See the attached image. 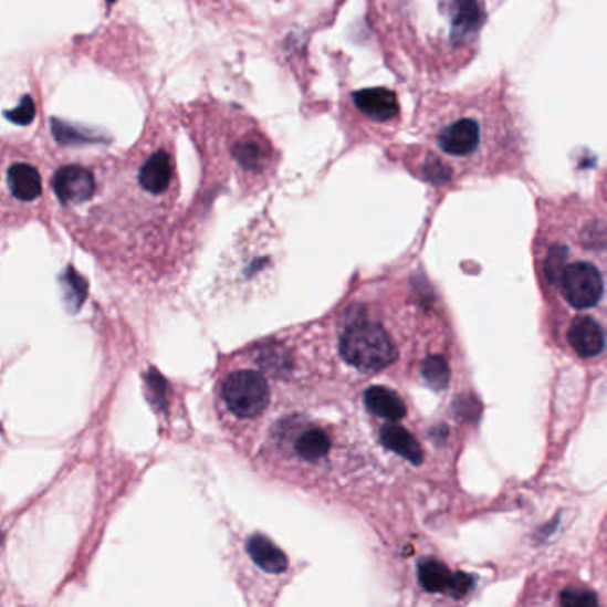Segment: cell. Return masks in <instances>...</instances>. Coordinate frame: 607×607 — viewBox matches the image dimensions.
Masks as SVG:
<instances>
[{"label":"cell","instance_id":"obj_1","mask_svg":"<svg viewBox=\"0 0 607 607\" xmlns=\"http://www.w3.org/2000/svg\"><path fill=\"white\" fill-rule=\"evenodd\" d=\"M430 159L425 174L437 182L467 175H493L524 163L519 118L499 84L435 95L425 111Z\"/></svg>","mask_w":607,"mask_h":607},{"label":"cell","instance_id":"obj_2","mask_svg":"<svg viewBox=\"0 0 607 607\" xmlns=\"http://www.w3.org/2000/svg\"><path fill=\"white\" fill-rule=\"evenodd\" d=\"M544 271L545 280L559 291L563 302L576 311L594 308L603 300L606 291L603 270L585 257L572 261L559 242L548 247Z\"/></svg>","mask_w":607,"mask_h":607},{"label":"cell","instance_id":"obj_3","mask_svg":"<svg viewBox=\"0 0 607 607\" xmlns=\"http://www.w3.org/2000/svg\"><path fill=\"white\" fill-rule=\"evenodd\" d=\"M341 353L349 366L362 370H381L393 366L398 352L393 338L376 323H355L341 338Z\"/></svg>","mask_w":607,"mask_h":607},{"label":"cell","instance_id":"obj_4","mask_svg":"<svg viewBox=\"0 0 607 607\" xmlns=\"http://www.w3.org/2000/svg\"><path fill=\"white\" fill-rule=\"evenodd\" d=\"M223 398L232 414L250 419L270 405V387L255 370H238L224 379Z\"/></svg>","mask_w":607,"mask_h":607},{"label":"cell","instance_id":"obj_5","mask_svg":"<svg viewBox=\"0 0 607 607\" xmlns=\"http://www.w3.org/2000/svg\"><path fill=\"white\" fill-rule=\"evenodd\" d=\"M566 346L583 360H592L606 352L607 335L603 323L589 314L576 315L565 328Z\"/></svg>","mask_w":607,"mask_h":607},{"label":"cell","instance_id":"obj_6","mask_svg":"<svg viewBox=\"0 0 607 607\" xmlns=\"http://www.w3.org/2000/svg\"><path fill=\"white\" fill-rule=\"evenodd\" d=\"M52 188L64 206H77L93 197L95 178L92 171L83 166H63L55 171Z\"/></svg>","mask_w":607,"mask_h":607},{"label":"cell","instance_id":"obj_7","mask_svg":"<svg viewBox=\"0 0 607 607\" xmlns=\"http://www.w3.org/2000/svg\"><path fill=\"white\" fill-rule=\"evenodd\" d=\"M419 580L422 588L431 594L465 595L471 588V579L461 574H452L443 563L425 559L419 563Z\"/></svg>","mask_w":607,"mask_h":607},{"label":"cell","instance_id":"obj_8","mask_svg":"<svg viewBox=\"0 0 607 607\" xmlns=\"http://www.w3.org/2000/svg\"><path fill=\"white\" fill-rule=\"evenodd\" d=\"M353 101L364 115L376 122H387L399 115L398 98L385 87H370V90L356 92Z\"/></svg>","mask_w":607,"mask_h":607},{"label":"cell","instance_id":"obj_9","mask_svg":"<svg viewBox=\"0 0 607 607\" xmlns=\"http://www.w3.org/2000/svg\"><path fill=\"white\" fill-rule=\"evenodd\" d=\"M171 178H174V165L165 150L151 154L139 169V184L151 195L165 192L171 184Z\"/></svg>","mask_w":607,"mask_h":607},{"label":"cell","instance_id":"obj_10","mask_svg":"<svg viewBox=\"0 0 607 607\" xmlns=\"http://www.w3.org/2000/svg\"><path fill=\"white\" fill-rule=\"evenodd\" d=\"M367 410L375 414L376 417L399 422L407 417V405L399 398L398 394L387 387H370L364 396Z\"/></svg>","mask_w":607,"mask_h":607},{"label":"cell","instance_id":"obj_11","mask_svg":"<svg viewBox=\"0 0 607 607\" xmlns=\"http://www.w3.org/2000/svg\"><path fill=\"white\" fill-rule=\"evenodd\" d=\"M379 440H381L385 448L396 452V454L405 458V460L416 463V465H419L422 458H425V452H422V448H420V443L417 442L416 437L410 431L401 428V426H385L381 433H379Z\"/></svg>","mask_w":607,"mask_h":607},{"label":"cell","instance_id":"obj_12","mask_svg":"<svg viewBox=\"0 0 607 607\" xmlns=\"http://www.w3.org/2000/svg\"><path fill=\"white\" fill-rule=\"evenodd\" d=\"M8 186L20 201L36 200L42 195V177L31 165L17 163L8 169Z\"/></svg>","mask_w":607,"mask_h":607},{"label":"cell","instance_id":"obj_13","mask_svg":"<svg viewBox=\"0 0 607 607\" xmlns=\"http://www.w3.org/2000/svg\"><path fill=\"white\" fill-rule=\"evenodd\" d=\"M247 551L262 571L270 572V574H283L287 571V556L261 534H255L248 540Z\"/></svg>","mask_w":607,"mask_h":607},{"label":"cell","instance_id":"obj_14","mask_svg":"<svg viewBox=\"0 0 607 607\" xmlns=\"http://www.w3.org/2000/svg\"><path fill=\"white\" fill-rule=\"evenodd\" d=\"M296 449L300 457L305 458L306 461L321 460L329 451L328 435L320 428L305 431L297 440Z\"/></svg>","mask_w":607,"mask_h":607},{"label":"cell","instance_id":"obj_15","mask_svg":"<svg viewBox=\"0 0 607 607\" xmlns=\"http://www.w3.org/2000/svg\"><path fill=\"white\" fill-rule=\"evenodd\" d=\"M233 159L238 160L242 168L257 171V169L261 168L265 157L259 143L244 142L233 147Z\"/></svg>","mask_w":607,"mask_h":607},{"label":"cell","instance_id":"obj_16","mask_svg":"<svg viewBox=\"0 0 607 607\" xmlns=\"http://www.w3.org/2000/svg\"><path fill=\"white\" fill-rule=\"evenodd\" d=\"M422 376L430 381L433 387H446L449 379L448 364L440 356H431L422 366Z\"/></svg>","mask_w":607,"mask_h":607},{"label":"cell","instance_id":"obj_17","mask_svg":"<svg viewBox=\"0 0 607 607\" xmlns=\"http://www.w3.org/2000/svg\"><path fill=\"white\" fill-rule=\"evenodd\" d=\"M559 604H563V606H594V604H598V598L595 597L594 592L568 588L563 589L559 594Z\"/></svg>","mask_w":607,"mask_h":607},{"label":"cell","instance_id":"obj_18","mask_svg":"<svg viewBox=\"0 0 607 607\" xmlns=\"http://www.w3.org/2000/svg\"><path fill=\"white\" fill-rule=\"evenodd\" d=\"M6 116H8V119H11V122H14V124H31L32 118L36 116V107H34V102H32L31 96H23L19 107L13 111H8Z\"/></svg>","mask_w":607,"mask_h":607},{"label":"cell","instance_id":"obj_19","mask_svg":"<svg viewBox=\"0 0 607 607\" xmlns=\"http://www.w3.org/2000/svg\"><path fill=\"white\" fill-rule=\"evenodd\" d=\"M111 4H113V2H115V0H109Z\"/></svg>","mask_w":607,"mask_h":607}]
</instances>
